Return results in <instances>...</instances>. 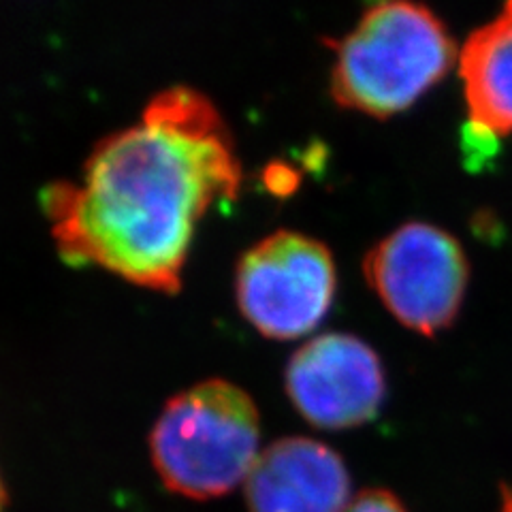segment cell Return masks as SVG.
<instances>
[{
  "label": "cell",
  "mask_w": 512,
  "mask_h": 512,
  "mask_svg": "<svg viewBox=\"0 0 512 512\" xmlns=\"http://www.w3.org/2000/svg\"><path fill=\"white\" fill-rule=\"evenodd\" d=\"M242 186L235 139L190 86L160 90L141 118L99 139L79 180L41 192L56 248L137 286L178 293L197 224Z\"/></svg>",
  "instance_id": "cell-1"
},
{
  "label": "cell",
  "mask_w": 512,
  "mask_h": 512,
  "mask_svg": "<svg viewBox=\"0 0 512 512\" xmlns=\"http://www.w3.org/2000/svg\"><path fill=\"white\" fill-rule=\"evenodd\" d=\"M331 96L340 107L389 118L436 86L455 60V43L434 11L414 3H378L338 41Z\"/></svg>",
  "instance_id": "cell-2"
},
{
  "label": "cell",
  "mask_w": 512,
  "mask_h": 512,
  "mask_svg": "<svg viewBox=\"0 0 512 512\" xmlns=\"http://www.w3.org/2000/svg\"><path fill=\"white\" fill-rule=\"evenodd\" d=\"M259 442L252 397L229 380L210 378L167 399L150 431V455L169 491L207 502L246 483Z\"/></svg>",
  "instance_id": "cell-3"
},
{
  "label": "cell",
  "mask_w": 512,
  "mask_h": 512,
  "mask_svg": "<svg viewBox=\"0 0 512 512\" xmlns=\"http://www.w3.org/2000/svg\"><path fill=\"white\" fill-rule=\"evenodd\" d=\"M335 263L318 239L280 229L252 244L235 267L239 312L265 338L295 340L310 333L335 297Z\"/></svg>",
  "instance_id": "cell-4"
},
{
  "label": "cell",
  "mask_w": 512,
  "mask_h": 512,
  "mask_svg": "<svg viewBox=\"0 0 512 512\" xmlns=\"http://www.w3.org/2000/svg\"><path fill=\"white\" fill-rule=\"evenodd\" d=\"M363 271L384 308L421 335L453 325L470 278L457 239L427 222H406L380 239Z\"/></svg>",
  "instance_id": "cell-5"
},
{
  "label": "cell",
  "mask_w": 512,
  "mask_h": 512,
  "mask_svg": "<svg viewBox=\"0 0 512 512\" xmlns=\"http://www.w3.org/2000/svg\"><path fill=\"white\" fill-rule=\"evenodd\" d=\"M288 399L320 429H350L378 414L387 382L376 350L350 333H323L286 363Z\"/></svg>",
  "instance_id": "cell-6"
},
{
  "label": "cell",
  "mask_w": 512,
  "mask_h": 512,
  "mask_svg": "<svg viewBox=\"0 0 512 512\" xmlns=\"http://www.w3.org/2000/svg\"><path fill=\"white\" fill-rule=\"evenodd\" d=\"M250 512H346L350 474L327 444L288 436L256 457L246 478Z\"/></svg>",
  "instance_id": "cell-7"
},
{
  "label": "cell",
  "mask_w": 512,
  "mask_h": 512,
  "mask_svg": "<svg viewBox=\"0 0 512 512\" xmlns=\"http://www.w3.org/2000/svg\"><path fill=\"white\" fill-rule=\"evenodd\" d=\"M468 114L478 133H512V3L463 43L459 58Z\"/></svg>",
  "instance_id": "cell-8"
},
{
  "label": "cell",
  "mask_w": 512,
  "mask_h": 512,
  "mask_svg": "<svg viewBox=\"0 0 512 512\" xmlns=\"http://www.w3.org/2000/svg\"><path fill=\"white\" fill-rule=\"evenodd\" d=\"M346 512H408L402 500L387 489H365L350 502Z\"/></svg>",
  "instance_id": "cell-9"
},
{
  "label": "cell",
  "mask_w": 512,
  "mask_h": 512,
  "mask_svg": "<svg viewBox=\"0 0 512 512\" xmlns=\"http://www.w3.org/2000/svg\"><path fill=\"white\" fill-rule=\"evenodd\" d=\"M498 512H512V489L502 485V504Z\"/></svg>",
  "instance_id": "cell-10"
},
{
  "label": "cell",
  "mask_w": 512,
  "mask_h": 512,
  "mask_svg": "<svg viewBox=\"0 0 512 512\" xmlns=\"http://www.w3.org/2000/svg\"><path fill=\"white\" fill-rule=\"evenodd\" d=\"M9 504V493H7V485H5V478L0 474V512L7 510Z\"/></svg>",
  "instance_id": "cell-11"
}]
</instances>
